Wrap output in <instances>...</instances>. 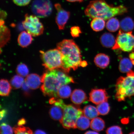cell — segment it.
I'll list each match as a JSON object with an SVG mask.
<instances>
[{
	"label": "cell",
	"instance_id": "obj_1",
	"mask_svg": "<svg viewBox=\"0 0 134 134\" xmlns=\"http://www.w3.org/2000/svg\"><path fill=\"white\" fill-rule=\"evenodd\" d=\"M56 69L48 70L41 77L43 83L41 89L45 96L57 98L59 89L62 86L74 83L72 77L62 71Z\"/></svg>",
	"mask_w": 134,
	"mask_h": 134
},
{
	"label": "cell",
	"instance_id": "obj_2",
	"mask_svg": "<svg viewBox=\"0 0 134 134\" xmlns=\"http://www.w3.org/2000/svg\"><path fill=\"white\" fill-rule=\"evenodd\" d=\"M57 48L61 52L62 59L61 69L66 73L71 69L75 71L80 66L82 61L79 47L72 40L65 39L57 44Z\"/></svg>",
	"mask_w": 134,
	"mask_h": 134
},
{
	"label": "cell",
	"instance_id": "obj_3",
	"mask_svg": "<svg viewBox=\"0 0 134 134\" xmlns=\"http://www.w3.org/2000/svg\"><path fill=\"white\" fill-rule=\"evenodd\" d=\"M128 12V8L123 5L114 6L108 4L105 0L90 1L85 11V14L89 18H100L105 20Z\"/></svg>",
	"mask_w": 134,
	"mask_h": 134
},
{
	"label": "cell",
	"instance_id": "obj_4",
	"mask_svg": "<svg viewBox=\"0 0 134 134\" xmlns=\"http://www.w3.org/2000/svg\"><path fill=\"white\" fill-rule=\"evenodd\" d=\"M115 98L119 102L134 96V71L127 73L126 77H120L117 80Z\"/></svg>",
	"mask_w": 134,
	"mask_h": 134
},
{
	"label": "cell",
	"instance_id": "obj_5",
	"mask_svg": "<svg viewBox=\"0 0 134 134\" xmlns=\"http://www.w3.org/2000/svg\"><path fill=\"white\" fill-rule=\"evenodd\" d=\"M63 109V117L60 123L67 129H76V121L83 114V110L79 107L72 105H66Z\"/></svg>",
	"mask_w": 134,
	"mask_h": 134
},
{
	"label": "cell",
	"instance_id": "obj_6",
	"mask_svg": "<svg viewBox=\"0 0 134 134\" xmlns=\"http://www.w3.org/2000/svg\"><path fill=\"white\" fill-rule=\"evenodd\" d=\"M43 65L48 70L61 68L62 59L61 52L57 48L46 52L40 51Z\"/></svg>",
	"mask_w": 134,
	"mask_h": 134
},
{
	"label": "cell",
	"instance_id": "obj_7",
	"mask_svg": "<svg viewBox=\"0 0 134 134\" xmlns=\"http://www.w3.org/2000/svg\"><path fill=\"white\" fill-rule=\"evenodd\" d=\"M113 50L120 49L125 52L134 51V36L132 31L125 32L121 30L117 34Z\"/></svg>",
	"mask_w": 134,
	"mask_h": 134
},
{
	"label": "cell",
	"instance_id": "obj_8",
	"mask_svg": "<svg viewBox=\"0 0 134 134\" xmlns=\"http://www.w3.org/2000/svg\"><path fill=\"white\" fill-rule=\"evenodd\" d=\"M38 17L36 15L26 14L23 22V27L32 36L36 37L43 34L44 27Z\"/></svg>",
	"mask_w": 134,
	"mask_h": 134
},
{
	"label": "cell",
	"instance_id": "obj_9",
	"mask_svg": "<svg viewBox=\"0 0 134 134\" xmlns=\"http://www.w3.org/2000/svg\"><path fill=\"white\" fill-rule=\"evenodd\" d=\"M31 9L34 14L38 17L46 18L51 14L53 10L52 4L49 0H34Z\"/></svg>",
	"mask_w": 134,
	"mask_h": 134
},
{
	"label": "cell",
	"instance_id": "obj_10",
	"mask_svg": "<svg viewBox=\"0 0 134 134\" xmlns=\"http://www.w3.org/2000/svg\"><path fill=\"white\" fill-rule=\"evenodd\" d=\"M55 7L57 11L56 18V23L59 29L60 30H63L69 19L70 13L63 9L61 5L58 3L55 4Z\"/></svg>",
	"mask_w": 134,
	"mask_h": 134
},
{
	"label": "cell",
	"instance_id": "obj_11",
	"mask_svg": "<svg viewBox=\"0 0 134 134\" xmlns=\"http://www.w3.org/2000/svg\"><path fill=\"white\" fill-rule=\"evenodd\" d=\"M109 98L108 93L104 89H94L90 93V101L96 105L108 101Z\"/></svg>",
	"mask_w": 134,
	"mask_h": 134
},
{
	"label": "cell",
	"instance_id": "obj_12",
	"mask_svg": "<svg viewBox=\"0 0 134 134\" xmlns=\"http://www.w3.org/2000/svg\"><path fill=\"white\" fill-rule=\"evenodd\" d=\"M25 81L31 89L36 90L41 85V77L36 74H31L26 76Z\"/></svg>",
	"mask_w": 134,
	"mask_h": 134
},
{
	"label": "cell",
	"instance_id": "obj_13",
	"mask_svg": "<svg viewBox=\"0 0 134 134\" xmlns=\"http://www.w3.org/2000/svg\"><path fill=\"white\" fill-rule=\"evenodd\" d=\"M87 100L86 93L83 90L76 89L73 91L71 95V100L75 104L81 105Z\"/></svg>",
	"mask_w": 134,
	"mask_h": 134
},
{
	"label": "cell",
	"instance_id": "obj_14",
	"mask_svg": "<svg viewBox=\"0 0 134 134\" xmlns=\"http://www.w3.org/2000/svg\"><path fill=\"white\" fill-rule=\"evenodd\" d=\"M100 43L103 47L106 48H113L116 42V39L113 34L105 33L100 38Z\"/></svg>",
	"mask_w": 134,
	"mask_h": 134
},
{
	"label": "cell",
	"instance_id": "obj_15",
	"mask_svg": "<svg viewBox=\"0 0 134 134\" xmlns=\"http://www.w3.org/2000/svg\"><path fill=\"white\" fill-rule=\"evenodd\" d=\"M94 62L97 67L102 69H105L109 64L110 57L104 53H99L95 57Z\"/></svg>",
	"mask_w": 134,
	"mask_h": 134
},
{
	"label": "cell",
	"instance_id": "obj_16",
	"mask_svg": "<svg viewBox=\"0 0 134 134\" xmlns=\"http://www.w3.org/2000/svg\"><path fill=\"white\" fill-rule=\"evenodd\" d=\"M33 41L31 35L27 32H22L18 36V41L19 46L26 48L31 44Z\"/></svg>",
	"mask_w": 134,
	"mask_h": 134
},
{
	"label": "cell",
	"instance_id": "obj_17",
	"mask_svg": "<svg viewBox=\"0 0 134 134\" xmlns=\"http://www.w3.org/2000/svg\"><path fill=\"white\" fill-rule=\"evenodd\" d=\"M63 109L58 105H54L50 110L49 114L50 117L53 120L61 121L63 117Z\"/></svg>",
	"mask_w": 134,
	"mask_h": 134
},
{
	"label": "cell",
	"instance_id": "obj_18",
	"mask_svg": "<svg viewBox=\"0 0 134 134\" xmlns=\"http://www.w3.org/2000/svg\"><path fill=\"white\" fill-rule=\"evenodd\" d=\"M120 27L122 31L125 32L132 31L134 28V22L130 17H126L120 22Z\"/></svg>",
	"mask_w": 134,
	"mask_h": 134
},
{
	"label": "cell",
	"instance_id": "obj_19",
	"mask_svg": "<svg viewBox=\"0 0 134 134\" xmlns=\"http://www.w3.org/2000/svg\"><path fill=\"white\" fill-rule=\"evenodd\" d=\"M133 65L131 60L130 58H124L120 61L119 70L122 73H127L131 71Z\"/></svg>",
	"mask_w": 134,
	"mask_h": 134
},
{
	"label": "cell",
	"instance_id": "obj_20",
	"mask_svg": "<svg viewBox=\"0 0 134 134\" xmlns=\"http://www.w3.org/2000/svg\"><path fill=\"white\" fill-rule=\"evenodd\" d=\"M83 115L90 119H93L99 115L97 108L91 105L85 106L83 109Z\"/></svg>",
	"mask_w": 134,
	"mask_h": 134
},
{
	"label": "cell",
	"instance_id": "obj_21",
	"mask_svg": "<svg viewBox=\"0 0 134 134\" xmlns=\"http://www.w3.org/2000/svg\"><path fill=\"white\" fill-rule=\"evenodd\" d=\"M105 20L101 18H94L90 23V26L93 31H100L103 30L105 27Z\"/></svg>",
	"mask_w": 134,
	"mask_h": 134
},
{
	"label": "cell",
	"instance_id": "obj_22",
	"mask_svg": "<svg viewBox=\"0 0 134 134\" xmlns=\"http://www.w3.org/2000/svg\"><path fill=\"white\" fill-rule=\"evenodd\" d=\"M90 126L92 130L95 131H102L105 128V122L102 118L96 117L91 120Z\"/></svg>",
	"mask_w": 134,
	"mask_h": 134
},
{
	"label": "cell",
	"instance_id": "obj_23",
	"mask_svg": "<svg viewBox=\"0 0 134 134\" xmlns=\"http://www.w3.org/2000/svg\"><path fill=\"white\" fill-rule=\"evenodd\" d=\"M89 119L84 115H82L77 120L76 128L82 130L87 129L89 127L91 123Z\"/></svg>",
	"mask_w": 134,
	"mask_h": 134
},
{
	"label": "cell",
	"instance_id": "obj_24",
	"mask_svg": "<svg viewBox=\"0 0 134 134\" xmlns=\"http://www.w3.org/2000/svg\"><path fill=\"white\" fill-rule=\"evenodd\" d=\"M120 27V23L116 18H112L108 19L106 25L107 29L110 32H115Z\"/></svg>",
	"mask_w": 134,
	"mask_h": 134
},
{
	"label": "cell",
	"instance_id": "obj_25",
	"mask_svg": "<svg viewBox=\"0 0 134 134\" xmlns=\"http://www.w3.org/2000/svg\"><path fill=\"white\" fill-rule=\"evenodd\" d=\"M11 89V85L7 80L1 79L0 82V95L2 96H8Z\"/></svg>",
	"mask_w": 134,
	"mask_h": 134
},
{
	"label": "cell",
	"instance_id": "obj_26",
	"mask_svg": "<svg viewBox=\"0 0 134 134\" xmlns=\"http://www.w3.org/2000/svg\"><path fill=\"white\" fill-rule=\"evenodd\" d=\"M71 89L68 85H64L59 89L58 93V96L63 98H67L71 95Z\"/></svg>",
	"mask_w": 134,
	"mask_h": 134
},
{
	"label": "cell",
	"instance_id": "obj_27",
	"mask_svg": "<svg viewBox=\"0 0 134 134\" xmlns=\"http://www.w3.org/2000/svg\"><path fill=\"white\" fill-rule=\"evenodd\" d=\"M25 80L23 76L19 75H15L10 80V83L13 88L17 89L21 88Z\"/></svg>",
	"mask_w": 134,
	"mask_h": 134
},
{
	"label": "cell",
	"instance_id": "obj_28",
	"mask_svg": "<svg viewBox=\"0 0 134 134\" xmlns=\"http://www.w3.org/2000/svg\"><path fill=\"white\" fill-rule=\"evenodd\" d=\"M97 108L99 115H105L109 113L110 108L109 105L107 102H104L97 105Z\"/></svg>",
	"mask_w": 134,
	"mask_h": 134
},
{
	"label": "cell",
	"instance_id": "obj_29",
	"mask_svg": "<svg viewBox=\"0 0 134 134\" xmlns=\"http://www.w3.org/2000/svg\"><path fill=\"white\" fill-rule=\"evenodd\" d=\"M16 71L18 75L23 77L27 76L29 73L27 66L23 63H21L18 65Z\"/></svg>",
	"mask_w": 134,
	"mask_h": 134
},
{
	"label": "cell",
	"instance_id": "obj_30",
	"mask_svg": "<svg viewBox=\"0 0 134 134\" xmlns=\"http://www.w3.org/2000/svg\"><path fill=\"white\" fill-rule=\"evenodd\" d=\"M13 132L15 134H32V131L28 127L18 126L13 128Z\"/></svg>",
	"mask_w": 134,
	"mask_h": 134
},
{
	"label": "cell",
	"instance_id": "obj_31",
	"mask_svg": "<svg viewBox=\"0 0 134 134\" xmlns=\"http://www.w3.org/2000/svg\"><path fill=\"white\" fill-rule=\"evenodd\" d=\"M106 133L108 134H121L123 132L121 127L116 125L109 127L106 130Z\"/></svg>",
	"mask_w": 134,
	"mask_h": 134
},
{
	"label": "cell",
	"instance_id": "obj_32",
	"mask_svg": "<svg viewBox=\"0 0 134 134\" xmlns=\"http://www.w3.org/2000/svg\"><path fill=\"white\" fill-rule=\"evenodd\" d=\"M13 130L11 127L6 123H3L1 125V134H12Z\"/></svg>",
	"mask_w": 134,
	"mask_h": 134
},
{
	"label": "cell",
	"instance_id": "obj_33",
	"mask_svg": "<svg viewBox=\"0 0 134 134\" xmlns=\"http://www.w3.org/2000/svg\"><path fill=\"white\" fill-rule=\"evenodd\" d=\"M82 31L79 27L74 26L72 27L71 29V33L73 38H77L80 36Z\"/></svg>",
	"mask_w": 134,
	"mask_h": 134
},
{
	"label": "cell",
	"instance_id": "obj_34",
	"mask_svg": "<svg viewBox=\"0 0 134 134\" xmlns=\"http://www.w3.org/2000/svg\"><path fill=\"white\" fill-rule=\"evenodd\" d=\"M14 4L18 6H23L29 4L31 0H13Z\"/></svg>",
	"mask_w": 134,
	"mask_h": 134
},
{
	"label": "cell",
	"instance_id": "obj_35",
	"mask_svg": "<svg viewBox=\"0 0 134 134\" xmlns=\"http://www.w3.org/2000/svg\"><path fill=\"white\" fill-rule=\"evenodd\" d=\"M21 87L24 91L27 93L28 92H29L30 89L28 85H27L25 81L23 83Z\"/></svg>",
	"mask_w": 134,
	"mask_h": 134
},
{
	"label": "cell",
	"instance_id": "obj_36",
	"mask_svg": "<svg viewBox=\"0 0 134 134\" xmlns=\"http://www.w3.org/2000/svg\"><path fill=\"white\" fill-rule=\"evenodd\" d=\"M26 120L24 118H22L20 119L18 122V126H23L26 124Z\"/></svg>",
	"mask_w": 134,
	"mask_h": 134
},
{
	"label": "cell",
	"instance_id": "obj_37",
	"mask_svg": "<svg viewBox=\"0 0 134 134\" xmlns=\"http://www.w3.org/2000/svg\"><path fill=\"white\" fill-rule=\"evenodd\" d=\"M6 114V111L5 110L3 109L1 110L0 113V117H1V120L5 117Z\"/></svg>",
	"mask_w": 134,
	"mask_h": 134
},
{
	"label": "cell",
	"instance_id": "obj_38",
	"mask_svg": "<svg viewBox=\"0 0 134 134\" xmlns=\"http://www.w3.org/2000/svg\"><path fill=\"white\" fill-rule=\"evenodd\" d=\"M88 65L87 63L85 61H82L81 63H80V66L82 67H85Z\"/></svg>",
	"mask_w": 134,
	"mask_h": 134
},
{
	"label": "cell",
	"instance_id": "obj_39",
	"mask_svg": "<svg viewBox=\"0 0 134 134\" xmlns=\"http://www.w3.org/2000/svg\"><path fill=\"white\" fill-rule=\"evenodd\" d=\"M129 57L131 60H134V51L131 52L129 55Z\"/></svg>",
	"mask_w": 134,
	"mask_h": 134
},
{
	"label": "cell",
	"instance_id": "obj_40",
	"mask_svg": "<svg viewBox=\"0 0 134 134\" xmlns=\"http://www.w3.org/2000/svg\"><path fill=\"white\" fill-rule=\"evenodd\" d=\"M66 1L70 2H78L81 3L83 2L84 0H66Z\"/></svg>",
	"mask_w": 134,
	"mask_h": 134
},
{
	"label": "cell",
	"instance_id": "obj_41",
	"mask_svg": "<svg viewBox=\"0 0 134 134\" xmlns=\"http://www.w3.org/2000/svg\"><path fill=\"white\" fill-rule=\"evenodd\" d=\"M35 134H46V132L41 130H37L35 131Z\"/></svg>",
	"mask_w": 134,
	"mask_h": 134
},
{
	"label": "cell",
	"instance_id": "obj_42",
	"mask_svg": "<svg viewBox=\"0 0 134 134\" xmlns=\"http://www.w3.org/2000/svg\"><path fill=\"white\" fill-rule=\"evenodd\" d=\"M85 134H99V133L95 131H87L86 133H85Z\"/></svg>",
	"mask_w": 134,
	"mask_h": 134
},
{
	"label": "cell",
	"instance_id": "obj_43",
	"mask_svg": "<svg viewBox=\"0 0 134 134\" xmlns=\"http://www.w3.org/2000/svg\"><path fill=\"white\" fill-rule=\"evenodd\" d=\"M130 134H134V131L131 132V133H130Z\"/></svg>",
	"mask_w": 134,
	"mask_h": 134
}]
</instances>
